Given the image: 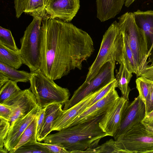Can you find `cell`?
<instances>
[{"label": "cell", "mask_w": 153, "mask_h": 153, "mask_svg": "<svg viewBox=\"0 0 153 153\" xmlns=\"http://www.w3.org/2000/svg\"><path fill=\"white\" fill-rule=\"evenodd\" d=\"M42 30L40 69L53 80L81 70L94 51L90 35L69 22L45 17Z\"/></svg>", "instance_id": "1"}, {"label": "cell", "mask_w": 153, "mask_h": 153, "mask_svg": "<svg viewBox=\"0 0 153 153\" xmlns=\"http://www.w3.org/2000/svg\"><path fill=\"white\" fill-rule=\"evenodd\" d=\"M104 113L91 120L49 134L43 141L44 143L60 145L70 153H82L93 149L98 146L102 138L108 136L99 126V122Z\"/></svg>", "instance_id": "2"}, {"label": "cell", "mask_w": 153, "mask_h": 153, "mask_svg": "<svg viewBox=\"0 0 153 153\" xmlns=\"http://www.w3.org/2000/svg\"><path fill=\"white\" fill-rule=\"evenodd\" d=\"M118 19L120 30L127 38L140 75L148 66L147 59L150 55L147 37L143 30L136 24L133 13L126 12Z\"/></svg>", "instance_id": "3"}, {"label": "cell", "mask_w": 153, "mask_h": 153, "mask_svg": "<svg viewBox=\"0 0 153 153\" xmlns=\"http://www.w3.org/2000/svg\"><path fill=\"white\" fill-rule=\"evenodd\" d=\"M30 72L29 88L35 96L38 105L42 108L54 103L63 105L69 100L70 93L67 88L57 85L40 69Z\"/></svg>", "instance_id": "4"}, {"label": "cell", "mask_w": 153, "mask_h": 153, "mask_svg": "<svg viewBox=\"0 0 153 153\" xmlns=\"http://www.w3.org/2000/svg\"><path fill=\"white\" fill-rule=\"evenodd\" d=\"M42 17H33L20 39V49L24 64L30 72L39 69L41 63Z\"/></svg>", "instance_id": "5"}, {"label": "cell", "mask_w": 153, "mask_h": 153, "mask_svg": "<svg viewBox=\"0 0 153 153\" xmlns=\"http://www.w3.org/2000/svg\"><path fill=\"white\" fill-rule=\"evenodd\" d=\"M114 140L123 153H144L153 150V134L142 123Z\"/></svg>", "instance_id": "6"}, {"label": "cell", "mask_w": 153, "mask_h": 153, "mask_svg": "<svg viewBox=\"0 0 153 153\" xmlns=\"http://www.w3.org/2000/svg\"><path fill=\"white\" fill-rule=\"evenodd\" d=\"M115 62L112 60L104 64L94 78L88 82H84L74 91L71 99L65 104L63 110L70 108L91 93L100 90L114 80Z\"/></svg>", "instance_id": "7"}, {"label": "cell", "mask_w": 153, "mask_h": 153, "mask_svg": "<svg viewBox=\"0 0 153 153\" xmlns=\"http://www.w3.org/2000/svg\"><path fill=\"white\" fill-rule=\"evenodd\" d=\"M120 31L118 22L115 21L103 35L98 53L95 59L88 68L84 82L89 81L94 78L105 63L114 60L112 56L114 49L115 41Z\"/></svg>", "instance_id": "8"}, {"label": "cell", "mask_w": 153, "mask_h": 153, "mask_svg": "<svg viewBox=\"0 0 153 153\" xmlns=\"http://www.w3.org/2000/svg\"><path fill=\"white\" fill-rule=\"evenodd\" d=\"M9 106L12 111L10 129L15 123L23 117L38 105L30 88L22 90L2 103Z\"/></svg>", "instance_id": "9"}, {"label": "cell", "mask_w": 153, "mask_h": 153, "mask_svg": "<svg viewBox=\"0 0 153 153\" xmlns=\"http://www.w3.org/2000/svg\"><path fill=\"white\" fill-rule=\"evenodd\" d=\"M146 115L145 106L139 95L125 105L120 128L113 137L116 140L134 126L141 123Z\"/></svg>", "instance_id": "10"}, {"label": "cell", "mask_w": 153, "mask_h": 153, "mask_svg": "<svg viewBox=\"0 0 153 153\" xmlns=\"http://www.w3.org/2000/svg\"><path fill=\"white\" fill-rule=\"evenodd\" d=\"M80 7L79 0H48L45 18L69 22L76 16Z\"/></svg>", "instance_id": "11"}, {"label": "cell", "mask_w": 153, "mask_h": 153, "mask_svg": "<svg viewBox=\"0 0 153 153\" xmlns=\"http://www.w3.org/2000/svg\"><path fill=\"white\" fill-rule=\"evenodd\" d=\"M128 101L120 97L109 106L100 121L99 126L108 136L113 137L120 128L123 111Z\"/></svg>", "instance_id": "12"}, {"label": "cell", "mask_w": 153, "mask_h": 153, "mask_svg": "<svg viewBox=\"0 0 153 153\" xmlns=\"http://www.w3.org/2000/svg\"><path fill=\"white\" fill-rule=\"evenodd\" d=\"M103 88L91 93L70 108L65 110H62L54 121L51 131H58L68 127L74 119L90 106L92 100Z\"/></svg>", "instance_id": "13"}, {"label": "cell", "mask_w": 153, "mask_h": 153, "mask_svg": "<svg viewBox=\"0 0 153 153\" xmlns=\"http://www.w3.org/2000/svg\"><path fill=\"white\" fill-rule=\"evenodd\" d=\"M114 60L120 64L123 63L128 70L139 77V72L137 64L130 48L127 38L120 30L115 42L112 54Z\"/></svg>", "instance_id": "14"}, {"label": "cell", "mask_w": 153, "mask_h": 153, "mask_svg": "<svg viewBox=\"0 0 153 153\" xmlns=\"http://www.w3.org/2000/svg\"><path fill=\"white\" fill-rule=\"evenodd\" d=\"M119 97L115 88L112 89L102 98L78 116L69 127L91 120L105 113L111 104Z\"/></svg>", "instance_id": "15"}, {"label": "cell", "mask_w": 153, "mask_h": 153, "mask_svg": "<svg viewBox=\"0 0 153 153\" xmlns=\"http://www.w3.org/2000/svg\"><path fill=\"white\" fill-rule=\"evenodd\" d=\"M41 108L38 105L26 116L16 121L10 129L4 141V149L7 153L16 147L23 133Z\"/></svg>", "instance_id": "16"}, {"label": "cell", "mask_w": 153, "mask_h": 153, "mask_svg": "<svg viewBox=\"0 0 153 153\" xmlns=\"http://www.w3.org/2000/svg\"><path fill=\"white\" fill-rule=\"evenodd\" d=\"M126 0H96L97 17L103 22L114 18L121 11Z\"/></svg>", "instance_id": "17"}, {"label": "cell", "mask_w": 153, "mask_h": 153, "mask_svg": "<svg viewBox=\"0 0 153 153\" xmlns=\"http://www.w3.org/2000/svg\"><path fill=\"white\" fill-rule=\"evenodd\" d=\"M62 106L60 104L54 103L45 107L44 123L39 134L37 137L38 141H43L51 132L52 126L54 121L63 110Z\"/></svg>", "instance_id": "18"}, {"label": "cell", "mask_w": 153, "mask_h": 153, "mask_svg": "<svg viewBox=\"0 0 153 153\" xmlns=\"http://www.w3.org/2000/svg\"><path fill=\"white\" fill-rule=\"evenodd\" d=\"M0 62L16 69L24 64L20 49L12 50L0 44Z\"/></svg>", "instance_id": "19"}, {"label": "cell", "mask_w": 153, "mask_h": 153, "mask_svg": "<svg viewBox=\"0 0 153 153\" xmlns=\"http://www.w3.org/2000/svg\"><path fill=\"white\" fill-rule=\"evenodd\" d=\"M133 13L136 24L143 30L147 38H153V10H138Z\"/></svg>", "instance_id": "20"}, {"label": "cell", "mask_w": 153, "mask_h": 153, "mask_svg": "<svg viewBox=\"0 0 153 153\" xmlns=\"http://www.w3.org/2000/svg\"><path fill=\"white\" fill-rule=\"evenodd\" d=\"M132 73L128 70L124 64L122 63L115 77L117 87L120 90L122 96L128 101H129V95L131 90L128 85L132 76Z\"/></svg>", "instance_id": "21"}, {"label": "cell", "mask_w": 153, "mask_h": 153, "mask_svg": "<svg viewBox=\"0 0 153 153\" xmlns=\"http://www.w3.org/2000/svg\"><path fill=\"white\" fill-rule=\"evenodd\" d=\"M0 73L7 76L9 80L17 82H30L31 73L19 71L0 62Z\"/></svg>", "instance_id": "22"}, {"label": "cell", "mask_w": 153, "mask_h": 153, "mask_svg": "<svg viewBox=\"0 0 153 153\" xmlns=\"http://www.w3.org/2000/svg\"><path fill=\"white\" fill-rule=\"evenodd\" d=\"M36 116L23 132L16 146L9 153H14L19 147L27 143H34L37 141Z\"/></svg>", "instance_id": "23"}, {"label": "cell", "mask_w": 153, "mask_h": 153, "mask_svg": "<svg viewBox=\"0 0 153 153\" xmlns=\"http://www.w3.org/2000/svg\"><path fill=\"white\" fill-rule=\"evenodd\" d=\"M48 0H28L24 13L33 17L45 16V8Z\"/></svg>", "instance_id": "24"}, {"label": "cell", "mask_w": 153, "mask_h": 153, "mask_svg": "<svg viewBox=\"0 0 153 153\" xmlns=\"http://www.w3.org/2000/svg\"><path fill=\"white\" fill-rule=\"evenodd\" d=\"M136 83L139 95L145 105L150 97L153 81L140 76L136 79Z\"/></svg>", "instance_id": "25"}, {"label": "cell", "mask_w": 153, "mask_h": 153, "mask_svg": "<svg viewBox=\"0 0 153 153\" xmlns=\"http://www.w3.org/2000/svg\"><path fill=\"white\" fill-rule=\"evenodd\" d=\"M22 90L17 84V82L9 80L0 88V103L19 92Z\"/></svg>", "instance_id": "26"}, {"label": "cell", "mask_w": 153, "mask_h": 153, "mask_svg": "<svg viewBox=\"0 0 153 153\" xmlns=\"http://www.w3.org/2000/svg\"><path fill=\"white\" fill-rule=\"evenodd\" d=\"M83 153H121L123 152L121 149L117 147L114 140L111 139L93 149L85 151Z\"/></svg>", "instance_id": "27"}, {"label": "cell", "mask_w": 153, "mask_h": 153, "mask_svg": "<svg viewBox=\"0 0 153 153\" xmlns=\"http://www.w3.org/2000/svg\"><path fill=\"white\" fill-rule=\"evenodd\" d=\"M0 44L12 50L19 49L10 30L1 26L0 27Z\"/></svg>", "instance_id": "28"}, {"label": "cell", "mask_w": 153, "mask_h": 153, "mask_svg": "<svg viewBox=\"0 0 153 153\" xmlns=\"http://www.w3.org/2000/svg\"><path fill=\"white\" fill-rule=\"evenodd\" d=\"M36 142L27 143L19 147L14 153H49Z\"/></svg>", "instance_id": "29"}, {"label": "cell", "mask_w": 153, "mask_h": 153, "mask_svg": "<svg viewBox=\"0 0 153 153\" xmlns=\"http://www.w3.org/2000/svg\"><path fill=\"white\" fill-rule=\"evenodd\" d=\"M0 152L6 153L4 141L10 130V123L8 120L0 117Z\"/></svg>", "instance_id": "30"}, {"label": "cell", "mask_w": 153, "mask_h": 153, "mask_svg": "<svg viewBox=\"0 0 153 153\" xmlns=\"http://www.w3.org/2000/svg\"><path fill=\"white\" fill-rule=\"evenodd\" d=\"M117 87V82L115 79L108 84L92 100L90 106L92 105L96 102L104 97L110 91L114 88ZM89 106V107H90Z\"/></svg>", "instance_id": "31"}, {"label": "cell", "mask_w": 153, "mask_h": 153, "mask_svg": "<svg viewBox=\"0 0 153 153\" xmlns=\"http://www.w3.org/2000/svg\"><path fill=\"white\" fill-rule=\"evenodd\" d=\"M36 143L44 148L49 153H70L63 147L56 144L41 143L37 142Z\"/></svg>", "instance_id": "32"}, {"label": "cell", "mask_w": 153, "mask_h": 153, "mask_svg": "<svg viewBox=\"0 0 153 153\" xmlns=\"http://www.w3.org/2000/svg\"><path fill=\"white\" fill-rule=\"evenodd\" d=\"M28 1V0H14L16 16L17 18H19L24 13Z\"/></svg>", "instance_id": "33"}, {"label": "cell", "mask_w": 153, "mask_h": 153, "mask_svg": "<svg viewBox=\"0 0 153 153\" xmlns=\"http://www.w3.org/2000/svg\"><path fill=\"white\" fill-rule=\"evenodd\" d=\"M45 108H41L37 113L36 116V135L37 137L42 127L44 121Z\"/></svg>", "instance_id": "34"}, {"label": "cell", "mask_w": 153, "mask_h": 153, "mask_svg": "<svg viewBox=\"0 0 153 153\" xmlns=\"http://www.w3.org/2000/svg\"><path fill=\"white\" fill-rule=\"evenodd\" d=\"M12 111L11 108L8 105L0 103V117L9 120L10 122L12 115Z\"/></svg>", "instance_id": "35"}, {"label": "cell", "mask_w": 153, "mask_h": 153, "mask_svg": "<svg viewBox=\"0 0 153 153\" xmlns=\"http://www.w3.org/2000/svg\"><path fill=\"white\" fill-rule=\"evenodd\" d=\"M142 76L153 81V65L148 66L140 73L139 76Z\"/></svg>", "instance_id": "36"}, {"label": "cell", "mask_w": 153, "mask_h": 153, "mask_svg": "<svg viewBox=\"0 0 153 153\" xmlns=\"http://www.w3.org/2000/svg\"><path fill=\"white\" fill-rule=\"evenodd\" d=\"M145 106L146 115L153 110V84L150 97Z\"/></svg>", "instance_id": "37"}, {"label": "cell", "mask_w": 153, "mask_h": 153, "mask_svg": "<svg viewBox=\"0 0 153 153\" xmlns=\"http://www.w3.org/2000/svg\"><path fill=\"white\" fill-rule=\"evenodd\" d=\"M141 122L149 125H153V110L145 115Z\"/></svg>", "instance_id": "38"}, {"label": "cell", "mask_w": 153, "mask_h": 153, "mask_svg": "<svg viewBox=\"0 0 153 153\" xmlns=\"http://www.w3.org/2000/svg\"><path fill=\"white\" fill-rule=\"evenodd\" d=\"M9 80L7 76L0 73V88L2 87Z\"/></svg>", "instance_id": "39"}, {"label": "cell", "mask_w": 153, "mask_h": 153, "mask_svg": "<svg viewBox=\"0 0 153 153\" xmlns=\"http://www.w3.org/2000/svg\"><path fill=\"white\" fill-rule=\"evenodd\" d=\"M143 124L145 126L146 129L148 131H149L150 132L153 134V125H148V124H144V123H143Z\"/></svg>", "instance_id": "40"}, {"label": "cell", "mask_w": 153, "mask_h": 153, "mask_svg": "<svg viewBox=\"0 0 153 153\" xmlns=\"http://www.w3.org/2000/svg\"><path fill=\"white\" fill-rule=\"evenodd\" d=\"M135 0H126L125 5L126 7H128Z\"/></svg>", "instance_id": "41"}, {"label": "cell", "mask_w": 153, "mask_h": 153, "mask_svg": "<svg viewBox=\"0 0 153 153\" xmlns=\"http://www.w3.org/2000/svg\"><path fill=\"white\" fill-rule=\"evenodd\" d=\"M147 153H153V150L148 151Z\"/></svg>", "instance_id": "42"}]
</instances>
